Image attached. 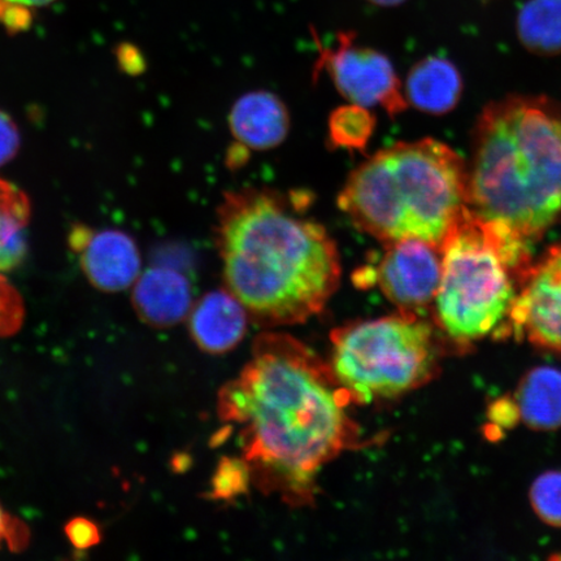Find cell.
Returning a JSON list of instances; mask_svg holds the SVG:
<instances>
[{"label": "cell", "mask_w": 561, "mask_h": 561, "mask_svg": "<svg viewBox=\"0 0 561 561\" xmlns=\"http://www.w3.org/2000/svg\"><path fill=\"white\" fill-rule=\"evenodd\" d=\"M376 129V117L370 110L359 104H347L336 108L328 123L329 142L333 149L363 151Z\"/></svg>", "instance_id": "obj_17"}, {"label": "cell", "mask_w": 561, "mask_h": 561, "mask_svg": "<svg viewBox=\"0 0 561 561\" xmlns=\"http://www.w3.org/2000/svg\"><path fill=\"white\" fill-rule=\"evenodd\" d=\"M462 80L451 61L431 56L410 70L404 87L407 103L430 115H445L460 100Z\"/></svg>", "instance_id": "obj_14"}, {"label": "cell", "mask_w": 561, "mask_h": 561, "mask_svg": "<svg viewBox=\"0 0 561 561\" xmlns=\"http://www.w3.org/2000/svg\"><path fill=\"white\" fill-rule=\"evenodd\" d=\"M56 0H0V25L11 33L25 32L37 12Z\"/></svg>", "instance_id": "obj_19"}, {"label": "cell", "mask_w": 561, "mask_h": 561, "mask_svg": "<svg viewBox=\"0 0 561 561\" xmlns=\"http://www.w3.org/2000/svg\"><path fill=\"white\" fill-rule=\"evenodd\" d=\"M133 301L144 320L153 325L178 324L192 312V289L180 272L161 268L147 270L133 285Z\"/></svg>", "instance_id": "obj_12"}, {"label": "cell", "mask_w": 561, "mask_h": 561, "mask_svg": "<svg viewBox=\"0 0 561 561\" xmlns=\"http://www.w3.org/2000/svg\"><path fill=\"white\" fill-rule=\"evenodd\" d=\"M21 316V299L12 285L0 273V329L19 322Z\"/></svg>", "instance_id": "obj_22"}, {"label": "cell", "mask_w": 561, "mask_h": 561, "mask_svg": "<svg viewBox=\"0 0 561 561\" xmlns=\"http://www.w3.org/2000/svg\"><path fill=\"white\" fill-rule=\"evenodd\" d=\"M533 510L546 524L561 526V472L538 477L530 490Z\"/></svg>", "instance_id": "obj_18"}, {"label": "cell", "mask_w": 561, "mask_h": 561, "mask_svg": "<svg viewBox=\"0 0 561 561\" xmlns=\"http://www.w3.org/2000/svg\"><path fill=\"white\" fill-rule=\"evenodd\" d=\"M245 308L230 291L206 294L191 316V331L198 345L210 354H222L240 343L248 329Z\"/></svg>", "instance_id": "obj_13"}, {"label": "cell", "mask_w": 561, "mask_h": 561, "mask_svg": "<svg viewBox=\"0 0 561 561\" xmlns=\"http://www.w3.org/2000/svg\"><path fill=\"white\" fill-rule=\"evenodd\" d=\"M21 147V135L13 118L0 110V167L16 158Z\"/></svg>", "instance_id": "obj_21"}, {"label": "cell", "mask_w": 561, "mask_h": 561, "mask_svg": "<svg viewBox=\"0 0 561 561\" xmlns=\"http://www.w3.org/2000/svg\"><path fill=\"white\" fill-rule=\"evenodd\" d=\"M375 279L383 296L401 312L416 313L436 299L440 276V248L419 240L386 244Z\"/></svg>", "instance_id": "obj_9"}, {"label": "cell", "mask_w": 561, "mask_h": 561, "mask_svg": "<svg viewBox=\"0 0 561 561\" xmlns=\"http://www.w3.org/2000/svg\"><path fill=\"white\" fill-rule=\"evenodd\" d=\"M369 2L381 7H394L405 2V0H369Z\"/></svg>", "instance_id": "obj_25"}, {"label": "cell", "mask_w": 561, "mask_h": 561, "mask_svg": "<svg viewBox=\"0 0 561 561\" xmlns=\"http://www.w3.org/2000/svg\"><path fill=\"white\" fill-rule=\"evenodd\" d=\"M468 207L526 241L561 220V104L508 96L477 122L468 168Z\"/></svg>", "instance_id": "obj_3"}, {"label": "cell", "mask_w": 561, "mask_h": 561, "mask_svg": "<svg viewBox=\"0 0 561 561\" xmlns=\"http://www.w3.org/2000/svg\"><path fill=\"white\" fill-rule=\"evenodd\" d=\"M339 207L385 244L419 240L440 248L468 208V167L436 139L398 144L348 175Z\"/></svg>", "instance_id": "obj_4"}, {"label": "cell", "mask_w": 561, "mask_h": 561, "mask_svg": "<svg viewBox=\"0 0 561 561\" xmlns=\"http://www.w3.org/2000/svg\"><path fill=\"white\" fill-rule=\"evenodd\" d=\"M332 346L333 375L355 403L407 394L437 371L436 335L417 313L354 322L332 334Z\"/></svg>", "instance_id": "obj_6"}, {"label": "cell", "mask_w": 561, "mask_h": 561, "mask_svg": "<svg viewBox=\"0 0 561 561\" xmlns=\"http://www.w3.org/2000/svg\"><path fill=\"white\" fill-rule=\"evenodd\" d=\"M21 213H32L30 198L12 182L0 178V222Z\"/></svg>", "instance_id": "obj_20"}, {"label": "cell", "mask_w": 561, "mask_h": 561, "mask_svg": "<svg viewBox=\"0 0 561 561\" xmlns=\"http://www.w3.org/2000/svg\"><path fill=\"white\" fill-rule=\"evenodd\" d=\"M69 243L79 255L83 273L96 289L124 291L135 285L142 273L138 245L123 230L75 227Z\"/></svg>", "instance_id": "obj_10"}, {"label": "cell", "mask_w": 561, "mask_h": 561, "mask_svg": "<svg viewBox=\"0 0 561 561\" xmlns=\"http://www.w3.org/2000/svg\"><path fill=\"white\" fill-rule=\"evenodd\" d=\"M350 403L331 366L304 343L264 334L241 375L222 389L219 413L238 427L250 477L305 503L320 469L357 438Z\"/></svg>", "instance_id": "obj_1"}, {"label": "cell", "mask_w": 561, "mask_h": 561, "mask_svg": "<svg viewBox=\"0 0 561 561\" xmlns=\"http://www.w3.org/2000/svg\"><path fill=\"white\" fill-rule=\"evenodd\" d=\"M507 325L517 339L561 357V242L526 272Z\"/></svg>", "instance_id": "obj_8"}, {"label": "cell", "mask_w": 561, "mask_h": 561, "mask_svg": "<svg viewBox=\"0 0 561 561\" xmlns=\"http://www.w3.org/2000/svg\"><path fill=\"white\" fill-rule=\"evenodd\" d=\"M517 33L530 53L561 54V0H529L518 12Z\"/></svg>", "instance_id": "obj_16"}, {"label": "cell", "mask_w": 561, "mask_h": 561, "mask_svg": "<svg viewBox=\"0 0 561 561\" xmlns=\"http://www.w3.org/2000/svg\"><path fill=\"white\" fill-rule=\"evenodd\" d=\"M305 199L249 187L228 193L217 210L228 290L266 324L305 322L339 289V249L321 224L301 215Z\"/></svg>", "instance_id": "obj_2"}, {"label": "cell", "mask_w": 561, "mask_h": 561, "mask_svg": "<svg viewBox=\"0 0 561 561\" xmlns=\"http://www.w3.org/2000/svg\"><path fill=\"white\" fill-rule=\"evenodd\" d=\"M286 105L271 91H251L238 100L229 114V128L238 146L265 151L284 142L290 131Z\"/></svg>", "instance_id": "obj_11"}, {"label": "cell", "mask_w": 561, "mask_h": 561, "mask_svg": "<svg viewBox=\"0 0 561 561\" xmlns=\"http://www.w3.org/2000/svg\"><path fill=\"white\" fill-rule=\"evenodd\" d=\"M531 242L466 209L440 244L436 320L459 343L504 333L517 289L530 268Z\"/></svg>", "instance_id": "obj_5"}, {"label": "cell", "mask_w": 561, "mask_h": 561, "mask_svg": "<svg viewBox=\"0 0 561 561\" xmlns=\"http://www.w3.org/2000/svg\"><path fill=\"white\" fill-rule=\"evenodd\" d=\"M516 407L533 430L552 431L561 426V371L536 368L523 378L516 391Z\"/></svg>", "instance_id": "obj_15"}, {"label": "cell", "mask_w": 561, "mask_h": 561, "mask_svg": "<svg viewBox=\"0 0 561 561\" xmlns=\"http://www.w3.org/2000/svg\"><path fill=\"white\" fill-rule=\"evenodd\" d=\"M70 541L79 547H89L96 541V529L87 520L73 522L68 529Z\"/></svg>", "instance_id": "obj_23"}, {"label": "cell", "mask_w": 561, "mask_h": 561, "mask_svg": "<svg viewBox=\"0 0 561 561\" xmlns=\"http://www.w3.org/2000/svg\"><path fill=\"white\" fill-rule=\"evenodd\" d=\"M9 531H10L9 517H7L3 508L0 507V545H2V542L7 538V535H9Z\"/></svg>", "instance_id": "obj_24"}, {"label": "cell", "mask_w": 561, "mask_h": 561, "mask_svg": "<svg viewBox=\"0 0 561 561\" xmlns=\"http://www.w3.org/2000/svg\"><path fill=\"white\" fill-rule=\"evenodd\" d=\"M318 67L350 103L381 107L389 115L402 114L409 104L388 56L357 45L354 33H341L334 47H321Z\"/></svg>", "instance_id": "obj_7"}]
</instances>
